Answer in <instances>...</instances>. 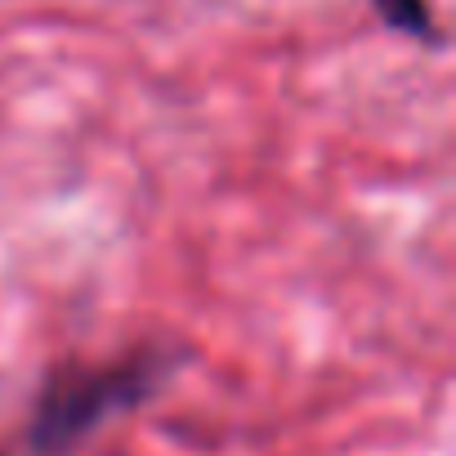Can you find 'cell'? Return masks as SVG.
Instances as JSON below:
<instances>
[{
    "mask_svg": "<svg viewBox=\"0 0 456 456\" xmlns=\"http://www.w3.org/2000/svg\"><path fill=\"white\" fill-rule=\"evenodd\" d=\"M166 354H134L117 367H63L41 389L32 416V447L41 456H68L81 438H90L108 416L130 411L134 403L152 398L166 380Z\"/></svg>",
    "mask_w": 456,
    "mask_h": 456,
    "instance_id": "6da1fadb",
    "label": "cell"
},
{
    "mask_svg": "<svg viewBox=\"0 0 456 456\" xmlns=\"http://www.w3.org/2000/svg\"><path fill=\"white\" fill-rule=\"evenodd\" d=\"M371 5L394 32H407L411 41H425V45H443L438 23H434L425 0H371Z\"/></svg>",
    "mask_w": 456,
    "mask_h": 456,
    "instance_id": "7a4b0ae2",
    "label": "cell"
}]
</instances>
